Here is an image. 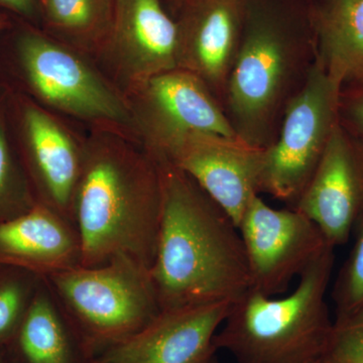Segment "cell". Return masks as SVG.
<instances>
[{"label":"cell","mask_w":363,"mask_h":363,"mask_svg":"<svg viewBox=\"0 0 363 363\" xmlns=\"http://www.w3.org/2000/svg\"><path fill=\"white\" fill-rule=\"evenodd\" d=\"M147 149L191 177L236 226L252 198L259 195L264 150L238 138L189 131Z\"/></svg>","instance_id":"10"},{"label":"cell","mask_w":363,"mask_h":363,"mask_svg":"<svg viewBox=\"0 0 363 363\" xmlns=\"http://www.w3.org/2000/svg\"><path fill=\"white\" fill-rule=\"evenodd\" d=\"M175 1H176V0H169V4H171V6H172V4H173L174 2H175Z\"/></svg>","instance_id":"29"},{"label":"cell","mask_w":363,"mask_h":363,"mask_svg":"<svg viewBox=\"0 0 363 363\" xmlns=\"http://www.w3.org/2000/svg\"><path fill=\"white\" fill-rule=\"evenodd\" d=\"M94 62L124 96L178 68V30L162 0H116L111 35Z\"/></svg>","instance_id":"11"},{"label":"cell","mask_w":363,"mask_h":363,"mask_svg":"<svg viewBox=\"0 0 363 363\" xmlns=\"http://www.w3.org/2000/svg\"><path fill=\"white\" fill-rule=\"evenodd\" d=\"M45 279L93 358L162 312L150 269L130 259L72 267Z\"/></svg>","instance_id":"6"},{"label":"cell","mask_w":363,"mask_h":363,"mask_svg":"<svg viewBox=\"0 0 363 363\" xmlns=\"http://www.w3.org/2000/svg\"><path fill=\"white\" fill-rule=\"evenodd\" d=\"M125 98L135 135L147 147L189 131L236 138L216 98L183 69L150 79Z\"/></svg>","instance_id":"12"},{"label":"cell","mask_w":363,"mask_h":363,"mask_svg":"<svg viewBox=\"0 0 363 363\" xmlns=\"http://www.w3.org/2000/svg\"><path fill=\"white\" fill-rule=\"evenodd\" d=\"M155 157L162 203L150 274L162 311L234 302L250 288L240 229L191 177Z\"/></svg>","instance_id":"2"},{"label":"cell","mask_w":363,"mask_h":363,"mask_svg":"<svg viewBox=\"0 0 363 363\" xmlns=\"http://www.w3.org/2000/svg\"><path fill=\"white\" fill-rule=\"evenodd\" d=\"M0 87L4 93L14 147L37 203L72 222L84 138H79L58 114L32 98L6 85Z\"/></svg>","instance_id":"8"},{"label":"cell","mask_w":363,"mask_h":363,"mask_svg":"<svg viewBox=\"0 0 363 363\" xmlns=\"http://www.w3.org/2000/svg\"><path fill=\"white\" fill-rule=\"evenodd\" d=\"M11 26H13V21H11V16H7L6 13H0V37H1L2 33L6 32Z\"/></svg>","instance_id":"26"},{"label":"cell","mask_w":363,"mask_h":363,"mask_svg":"<svg viewBox=\"0 0 363 363\" xmlns=\"http://www.w3.org/2000/svg\"><path fill=\"white\" fill-rule=\"evenodd\" d=\"M294 208L319 227L332 247L350 240L363 214V147L340 123Z\"/></svg>","instance_id":"14"},{"label":"cell","mask_w":363,"mask_h":363,"mask_svg":"<svg viewBox=\"0 0 363 363\" xmlns=\"http://www.w3.org/2000/svg\"><path fill=\"white\" fill-rule=\"evenodd\" d=\"M43 0H39L40 4H42Z\"/></svg>","instance_id":"30"},{"label":"cell","mask_w":363,"mask_h":363,"mask_svg":"<svg viewBox=\"0 0 363 363\" xmlns=\"http://www.w3.org/2000/svg\"><path fill=\"white\" fill-rule=\"evenodd\" d=\"M44 279L21 267L0 264V350L13 343Z\"/></svg>","instance_id":"21"},{"label":"cell","mask_w":363,"mask_h":363,"mask_svg":"<svg viewBox=\"0 0 363 363\" xmlns=\"http://www.w3.org/2000/svg\"><path fill=\"white\" fill-rule=\"evenodd\" d=\"M75 226L58 212L37 204L0 222V264L21 267L43 278L81 266Z\"/></svg>","instance_id":"16"},{"label":"cell","mask_w":363,"mask_h":363,"mask_svg":"<svg viewBox=\"0 0 363 363\" xmlns=\"http://www.w3.org/2000/svg\"><path fill=\"white\" fill-rule=\"evenodd\" d=\"M334 260V247H327L286 297L248 289L215 334V350L238 363H318L333 327L326 294Z\"/></svg>","instance_id":"4"},{"label":"cell","mask_w":363,"mask_h":363,"mask_svg":"<svg viewBox=\"0 0 363 363\" xmlns=\"http://www.w3.org/2000/svg\"><path fill=\"white\" fill-rule=\"evenodd\" d=\"M340 92L316 61L304 88L286 108L276 140L264 150L259 195L295 207L339 123Z\"/></svg>","instance_id":"7"},{"label":"cell","mask_w":363,"mask_h":363,"mask_svg":"<svg viewBox=\"0 0 363 363\" xmlns=\"http://www.w3.org/2000/svg\"><path fill=\"white\" fill-rule=\"evenodd\" d=\"M317 61L306 0H245L223 111L240 140L266 150Z\"/></svg>","instance_id":"3"},{"label":"cell","mask_w":363,"mask_h":363,"mask_svg":"<svg viewBox=\"0 0 363 363\" xmlns=\"http://www.w3.org/2000/svg\"><path fill=\"white\" fill-rule=\"evenodd\" d=\"M40 9L50 35L94 62L111 35L116 0H43Z\"/></svg>","instance_id":"19"},{"label":"cell","mask_w":363,"mask_h":363,"mask_svg":"<svg viewBox=\"0 0 363 363\" xmlns=\"http://www.w3.org/2000/svg\"><path fill=\"white\" fill-rule=\"evenodd\" d=\"M238 227L247 253L250 288L271 297L285 293L296 277L332 247L302 212L272 208L260 195L252 198Z\"/></svg>","instance_id":"9"},{"label":"cell","mask_w":363,"mask_h":363,"mask_svg":"<svg viewBox=\"0 0 363 363\" xmlns=\"http://www.w3.org/2000/svg\"><path fill=\"white\" fill-rule=\"evenodd\" d=\"M318 363H363V308L336 317Z\"/></svg>","instance_id":"23"},{"label":"cell","mask_w":363,"mask_h":363,"mask_svg":"<svg viewBox=\"0 0 363 363\" xmlns=\"http://www.w3.org/2000/svg\"><path fill=\"white\" fill-rule=\"evenodd\" d=\"M162 203L159 162L138 136L116 126H91L72 204L81 266L125 259L150 269Z\"/></svg>","instance_id":"1"},{"label":"cell","mask_w":363,"mask_h":363,"mask_svg":"<svg viewBox=\"0 0 363 363\" xmlns=\"http://www.w3.org/2000/svg\"><path fill=\"white\" fill-rule=\"evenodd\" d=\"M339 123L363 147V87L341 89Z\"/></svg>","instance_id":"24"},{"label":"cell","mask_w":363,"mask_h":363,"mask_svg":"<svg viewBox=\"0 0 363 363\" xmlns=\"http://www.w3.org/2000/svg\"><path fill=\"white\" fill-rule=\"evenodd\" d=\"M37 204L30 182L14 147L0 87V222L25 213Z\"/></svg>","instance_id":"20"},{"label":"cell","mask_w":363,"mask_h":363,"mask_svg":"<svg viewBox=\"0 0 363 363\" xmlns=\"http://www.w3.org/2000/svg\"><path fill=\"white\" fill-rule=\"evenodd\" d=\"M233 302L164 310L143 330L92 363H201L216 353L215 334Z\"/></svg>","instance_id":"15"},{"label":"cell","mask_w":363,"mask_h":363,"mask_svg":"<svg viewBox=\"0 0 363 363\" xmlns=\"http://www.w3.org/2000/svg\"><path fill=\"white\" fill-rule=\"evenodd\" d=\"M0 363H21L9 350H0Z\"/></svg>","instance_id":"27"},{"label":"cell","mask_w":363,"mask_h":363,"mask_svg":"<svg viewBox=\"0 0 363 363\" xmlns=\"http://www.w3.org/2000/svg\"><path fill=\"white\" fill-rule=\"evenodd\" d=\"M0 9L33 26L42 18L39 0H0Z\"/></svg>","instance_id":"25"},{"label":"cell","mask_w":363,"mask_h":363,"mask_svg":"<svg viewBox=\"0 0 363 363\" xmlns=\"http://www.w3.org/2000/svg\"><path fill=\"white\" fill-rule=\"evenodd\" d=\"M201 363H219V362L214 353V354L210 355L209 357H207L206 359L203 360Z\"/></svg>","instance_id":"28"},{"label":"cell","mask_w":363,"mask_h":363,"mask_svg":"<svg viewBox=\"0 0 363 363\" xmlns=\"http://www.w3.org/2000/svg\"><path fill=\"white\" fill-rule=\"evenodd\" d=\"M7 350L21 363H92L94 359L45 279Z\"/></svg>","instance_id":"18"},{"label":"cell","mask_w":363,"mask_h":363,"mask_svg":"<svg viewBox=\"0 0 363 363\" xmlns=\"http://www.w3.org/2000/svg\"><path fill=\"white\" fill-rule=\"evenodd\" d=\"M317 63L340 86L363 87V0H306Z\"/></svg>","instance_id":"17"},{"label":"cell","mask_w":363,"mask_h":363,"mask_svg":"<svg viewBox=\"0 0 363 363\" xmlns=\"http://www.w3.org/2000/svg\"><path fill=\"white\" fill-rule=\"evenodd\" d=\"M9 33L0 84L55 113L135 135L128 100L92 60L26 21L13 23Z\"/></svg>","instance_id":"5"},{"label":"cell","mask_w":363,"mask_h":363,"mask_svg":"<svg viewBox=\"0 0 363 363\" xmlns=\"http://www.w3.org/2000/svg\"><path fill=\"white\" fill-rule=\"evenodd\" d=\"M245 0H176L178 68L201 80L223 108L240 47Z\"/></svg>","instance_id":"13"},{"label":"cell","mask_w":363,"mask_h":363,"mask_svg":"<svg viewBox=\"0 0 363 363\" xmlns=\"http://www.w3.org/2000/svg\"><path fill=\"white\" fill-rule=\"evenodd\" d=\"M354 242L333 286L336 317L363 308V214L353 229Z\"/></svg>","instance_id":"22"}]
</instances>
